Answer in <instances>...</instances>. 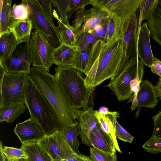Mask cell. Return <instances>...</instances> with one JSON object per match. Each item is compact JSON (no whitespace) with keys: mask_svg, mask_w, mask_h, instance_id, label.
I'll use <instances>...</instances> for the list:
<instances>
[{"mask_svg":"<svg viewBox=\"0 0 161 161\" xmlns=\"http://www.w3.org/2000/svg\"><path fill=\"white\" fill-rule=\"evenodd\" d=\"M124 42V38L107 42L100 39L92 44L85 78L87 87L94 91L104 81L115 78L122 72Z\"/></svg>","mask_w":161,"mask_h":161,"instance_id":"6da1fadb","label":"cell"},{"mask_svg":"<svg viewBox=\"0 0 161 161\" xmlns=\"http://www.w3.org/2000/svg\"><path fill=\"white\" fill-rule=\"evenodd\" d=\"M29 75L36 83L53 112L58 130L61 131L79 124L78 110L71 106L53 75L33 67H31Z\"/></svg>","mask_w":161,"mask_h":161,"instance_id":"7a4b0ae2","label":"cell"},{"mask_svg":"<svg viewBox=\"0 0 161 161\" xmlns=\"http://www.w3.org/2000/svg\"><path fill=\"white\" fill-rule=\"evenodd\" d=\"M55 70L56 82L71 106L76 110L87 108L93 91L86 86L82 72L69 66H58Z\"/></svg>","mask_w":161,"mask_h":161,"instance_id":"3957f363","label":"cell"},{"mask_svg":"<svg viewBox=\"0 0 161 161\" xmlns=\"http://www.w3.org/2000/svg\"><path fill=\"white\" fill-rule=\"evenodd\" d=\"M24 101L31 118L41 125L46 136L58 130L53 112L33 80L27 74L24 90Z\"/></svg>","mask_w":161,"mask_h":161,"instance_id":"277c9868","label":"cell"},{"mask_svg":"<svg viewBox=\"0 0 161 161\" xmlns=\"http://www.w3.org/2000/svg\"><path fill=\"white\" fill-rule=\"evenodd\" d=\"M142 0H90L97 9L107 12L114 25V38H124L132 17Z\"/></svg>","mask_w":161,"mask_h":161,"instance_id":"5b68a950","label":"cell"},{"mask_svg":"<svg viewBox=\"0 0 161 161\" xmlns=\"http://www.w3.org/2000/svg\"><path fill=\"white\" fill-rule=\"evenodd\" d=\"M144 69L143 64L139 57L130 59L122 72L116 78L111 80L106 86L112 91L119 101L129 99L133 93L132 82L142 81Z\"/></svg>","mask_w":161,"mask_h":161,"instance_id":"8992f818","label":"cell"},{"mask_svg":"<svg viewBox=\"0 0 161 161\" xmlns=\"http://www.w3.org/2000/svg\"><path fill=\"white\" fill-rule=\"evenodd\" d=\"M31 64L33 67L49 72L53 63L55 48L47 38L35 30L30 40Z\"/></svg>","mask_w":161,"mask_h":161,"instance_id":"52a82bcc","label":"cell"},{"mask_svg":"<svg viewBox=\"0 0 161 161\" xmlns=\"http://www.w3.org/2000/svg\"><path fill=\"white\" fill-rule=\"evenodd\" d=\"M26 2L33 27L45 36L55 48L58 47L62 42L58 26L49 21L36 0H26Z\"/></svg>","mask_w":161,"mask_h":161,"instance_id":"ba28073f","label":"cell"},{"mask_svg":"<svg viewBox=\"0 0 161 161\" xmlns=\"http://www.w3.org/2000/svg\"><path fill=\"white\" fill-rule=\"evenodd\" d=\"M27 74L6 73L0 86V108L24 101V90Z\"/></svg>","mask_w":161,"mask_h":161,"instance_id":"9c48e42d","label":"cell"},{"mask_svg":"<svg viewBox=\"0 0 161 161\" xmlns=\"http://www.w3.org/2000/svg\"><path fill=\"white\" fill-rule=\"evenodd\" d=\"M38 142L52 161H62L77 154L70 147L61 130L46 136Z\"/></svg>","mask_w":161,"mask_h":161,"instance_id":"30bf717a","label":"cell"},{"mask_svg":"<svg viewBox=\"0 0 161 161\" xmlns=\"http://www.w3.org/2000/svg\"><path fill=\"white\" fill-rule=\"evenodd\" d=\"M29 40L23 45H19L8 57L0 61L7 72L29 74L31 64Z\"/></svg>","mask_w":161,"mask_h":161,"instance_id":"8fae6325","label":"cell"},{"mask_svg":"<svg viewBox=\"0 0 161 161\" xmlns=\"http://www.w3.org/2000/svg\"><path fill=\"white\" fill-rule=\"evenodd\" d=\"M110 17L103 10L93 7L89 9L83 8L75 13L72 26L75 33L92 31L98 25Z\"/></svg>","mask_w":161,"mask_h":161,"instance_id":"7c38bea8","label":"cell"},{"mask_svg":"<svg viewBox=\"0 0 161 161\" xmlns=\"http://www.w3.org/2000/svg\"><path fill=\"white\" fill-rule=\"evenodd\" d=\"M139 9L134 14L128 29L124 37L121 65L124 69L130 59L138 57L137 42L139 24Z\"/></svg>","mask_w":161,"mask_h":161,"instance_id":"4fadbf2b","label":"cell"},{"mask_svg":"<svg viewBox=\"0 0 161 161\" xmlns=\"http://www.w3.org/2000/svg\"><path fill=\"white\" fill-rule=\"evenodd\" d=\"M134 96L131 109L133 110L137 107L136 113V117L139 116L142 107L154 108L158 103L155 87L147 80L141 81L139 89Z\"/></svg>","mask_w":161,"mask_h":161,"instance_id":"5bb4252c","label":"cell"},{"mask_svg":"<svg viewBox=\"0 0 161 161\" xmlns=\"http://www.w3.org/2000/svg\"><path fill=\"white\" fill-rule=\"evenodd\" d=\"M14 132L22 144L38 142L46 136L40 124L31 118L17 124Z\"/></svg>","mask_w":161,"mask_h":161,"instance_id":"9a60e30c","label":"cell"},{"mask_svg":"<svg viewBox=\"0 0 161 161\" xmlns=\"http://www.w3.org/2000/svg\"><path fill=\"white\" fill-rule=\"evenodd\" d=\"M54 16L57 17L65 25H70L69 19L86 5L90 4V0H53Z\"/></svg>","mask_w":161,"mask_h":161,"instance_id":"2e32d148","label":"cell"},{"mask_svg":"<svg viewBox=\"0 0 161 161\" xmlns=\"http://www.w3.org/2000/svg\"><path fill=\"white\" fill-rule=\"evenodd\" d=\"M77 120L80 128V136L81 143L92 147L90 139V134L99 124L95 115V110L92 107L79 109L77 112Z\"/></svg>","mask_w":161,"mask_h":161,"instance_id":"e0dca14e","label":"cell"},{"mask_svg":"<svg viewBox=\"0 0 161 161\" xmlns=\"http://www.w3.org/2000/svg\"><path fill=\"white\" fill-rule=\"evenodd\" d=\"M150 34L147 22L139 25L137 42V51L139 58L145 65L150 68L154 56L150 41Z\"/></svg>","mask_w":161,"mask_h":161,"instance_id":"ac0fdd59","label":"cell"},{"mask_svg":"<svg viewBox=\"0 0 161 161\" xmlns=\"http://www.w3.org/2000/svg\"><path fill=\"white\" fill-rule=\"evenodd\" d=\"M95 115L102 130L113 140L116 150L121 153L115 134V122L117 118L119 117L118 112L109 111L107 114H102L96 110H95Z\"/></svg>","mask_w":161,"mask_h":161,"instance_id":"d6986e66","label":"cell"},{"mask_svg":"<svg viewBox=\"0 0 161 161\" xmlns=\"http://www.w3.org/2000/svg\"><path fill=\"white\" fill-rule=\"evenodd\" d=\"M77 47L62 43L54 48L53 63L58 66L73 67L76 58Z\"/></svg>","mask_w":161,"mask_h":161,"instance_id":"ffe728a7","label":"cell"},{"mask_svg":"<svg viewBox=\"0 0 161 161\" xmlns=\"http://www.w3.org/2000/svg\"><path fill=\"white\" fill-rule=\"evenodd\" d=\"M90 139L92 147L111 154L116 153L113 140L102 130L99 124L90 134Z\"/></svg>","mask_w":161,"mask_h":161,"instance_id":"44dd1931","label":"cell"},{"mask_svg":"<svg viewBox=\"0 0 161 161\" xmlns=\"http://www.w3.org/2000/svg\"><path fill=\"white\" fill-rule=\"evenodd\" d=\"M33 27L30 18L23 21H15L9 29L13 34L18 45L24 43L30 40Z\"/></svg>","mask_w":161,"mask_h":161,"instance_id":"7402d4cb","label":"cell"},{"mask_svg":"<svg viewBox=\"0 0 161 161\" xmlns=\"http://www.w3.org/2000/svg\"><path fill=\"white\" fill-rule=\"evenodd\" d=\"M24 101L14 103L0 108V122L13 123L25 111Z\"/></svg>","mask_w":161,"mask_h":161,"instance_id":"603a6c76","label":"cell"},{"mask_svg":"<svg viewBox=\"0 0 161 161\" xmlns=\"http://www.w3.org/2000/svg\"><path fill=\"white\" fill-rule=\"evenodd\" d=\"M147 21L150 36L161 47V0H158L154 12Z\"/></svg>","mask_w":161,"mask_h":161,"instance_id":"cb8c5ba5","label":"cell"},{"mask_svg":"<svg viewBox=\"0 0 161 161\" xmlns=\"http://www.w3.org/2000/svg\"><path fill=\"white\" fill-rule=\"evenodd\" d=\"M28 157V161H52L38 142L22 144L21 148Z\"/></svg>","mask_w":161,"mask_h":161,"instance_id":"d4e9b609","label":"cell"},{"mask_svg":"<svg viewBox=\"0 0 161 161\" xmlns=\"http://www.w3.org/2000/svg\"><path fill=\"white\" fill-rule=\"evenodd\" d=\"M12 0H0V36L9 31L15 22L11 13Z\"/></svg>","mask_w":161,"mask_h":161,"instance_id":"484cf974","label":"cell"},{"mask_svg":"<svg viewBox=\"0 0 161 161\" xmlns=\"http://www.w3.org/2000/svg\"><path fill=\"white\" fill-rule=\"evenodd\" d=\"M12 33L8 31L0 36V61L8 57L18 45Z\"/></svg>","mask_w":161,"mask_h":161,"instance_id":"4316f807","label":"cell"},{"mask_svg":"<svg viewBox=\"0 0 161 161\" xmlns=\"http://www.w3.org/2000/svg\"><path fill=\"white\" fill-rule=\"evenodd\" d=\"M93 43H90L82 48L77 47L73 67L86 75L90 51Z\"/></svg>","mask_w":161,"mask_h":161,"instance_id":"83f0119b","label":"cell"},{"mask_svg":"<svg viewBox=\"0 0 161 161\" xmlns=\"http://www.w3.org/2000/svg\"><path fill=\"white\" fill-rule=\"evenodd\" d=\"M57 20L58 26L60 33L62 43L70 46H75L76 39L75 31L71 25H67L57 16H54Z\"/></svg>","mask_w":161,"mask_h":161,"instance_id":"f1b7e54d","label":"cell"},{"mask_svg":"<svg viewBox=\"0 0 161 161\" xmlns=\"http://www.w3.org/2000/svg\"><path fill=\"white\" fill-rule=\"evenodd\" d=\"M79 123L61 130L70 147L77 153L81 154L79 150V143L78 136L80 133Z\"/></svg>","mask_w":161,"mask_h":161,"instance_id":"f546056e","label":"cell"},{"mask_svg":"<svg viewBox=\"0 0 161 161\" xmlns=\"http://www.w3.org/2000/svg\"><path fill=\"white\" fill-rule=\"evenodd\" d=\"M11 13L15 21H23L29 18V10L26 0H22L18 4L14 3L11 8Z\"/></svg>","mask_w":161,"mask_h":161,"instance_id":"4dcf8cb0","label":"cell"},{"mask_svg":"<svg viewBox=\"0 0 161 161\" xmlns=\"http://www.w3.org/2000/svg\"><path fill=\"white\" fill-rule=\"evenodd\" d=\"M92 161H117L116 153L111 154L92 147L90 150Z\"/></svg>","mask_w":161,"mask_h":161,"instance_id":"1f68e13d","label":"cell"},{"mask_svg":"<svg viewBox=\"0 0 161 161\" xmlns=\"http://www.w3.org/2000/svg\"><path fill=\"white\" fill-rule=\"evenodd\" d=\"M2 151L7 159L9 161H14L21 159H27L28 158V156L21 148H17L4 146Z\"/></svg>","mask_w":161,"mask_h":161,"instance_id":"d6a6232c","label":"cell"},{"mask_svg":"<svg viewBox=\"0 0 161 161\" xmlns=\"http://www.w3.org/2000/svg\"><path fill=\"white\" fill-rule=\"evenodd\" d=\"M75 46L82 48L90 43H93L99 38L88 32H82L76 33Z\"/></svg>","mask_w":161,"mask_h":161,"instance_id":"836d02e7","label":"cell"},{"mask_svg":"<svg viewBox=\"0 0 161 161\" xmlns=\"http://www.w3.org/2000/svg\"><path fill=\"white\" fill-rule=\"evenodd\" d=\"M143 149L147 152L153 154L161 153V137H151L142 146Z\"/></svg>","mask_w":161,"mask_h":161,"instance_id":"e575fe53","label":"cell"},{"mask_svg":"<svg viewBox=\"0 0 161 161\" xmlns=\"http://www.w3.org/2000/svg\"><path fill=\"white\" fill-rule=\"evenodd\" d=\"M36 1L49 21L52 25H55L52 10L53 0H36Z\"/></svg>","mask_w":161,"mask_h":161,"instance_id":"d590c367","label":"cell"},{"mask_svg":"<svg viewBox=\"0 0 161 161\" xmlns=\"http://www.w3.org/2000/svg\"><path fill=\"white\" fill-rule=\"evenodd\" d=\"M158 0H146L143 5L142 20L148 19L154 12Z\"/></svg>","mask_w":161,"mask_h":161,"instance_id":"8d00e7d4","label":"cell"},{"mask_svg":"<svg viewBox=\"0 0 161 161\" xmlns=\"http://www.w3.org/2000/svg\"><path fill=\"white\" fill-rule=\"evenodd\" d=\"M115 134L117 138L119 140L130 143H131L134 137L122 126L116 120L115 122Z\"/></svg>","mask_w":161,"mask_h":161,"instance_id":"74e56055","label":"cell"},{"mask_svg":"<svg viewBox=\"0 0 161 161\" xmlns=\"http://www.w3.org/2000/svg\"><path fill=\"white\" fill-rule=\"evenodd\" d=\"M109 18L106 19L100 24L97 25L92 31V35L104 41L106 34Z\"/></svg>","mask_w":161,"mask_h":161,"instance_id":"f35d334b","label":"cell"},{"mask_svg":"<svg viewBox=\"0 0 161 161\" xmlns=\"http://www.w3.org/2000/svg\"><path fill=\"white\" fill-rule=\"evenodd\" d=\"M154 124V128L152 135L156 137H161V111L152 117Z\"/></svg>","mask_w":161,"mask_h":161,"instance_id":"ab89813d","label":"cell"},{"mask_svg":"<svg viewBox=\"0 0 161 161\" xmlns=\"http://www.w3.org/2000/svg\"><path fill=\"white\" fill-rule=\"evenodd\" d=\"M114 25L113 21L110 18L105 40L104 42H109L114 38Z\"/></svg>","mask_w":161,"mask_h":161,"instance_id":"60d3db41","label":"cell"},{"mask_svg":"<svg viewBox=\"0 0 161 161\" xmlns=\"http://www.w3.org/2000/svg\"><path fill=\"white\" fill-rule=\"evenodd\" d=\"M150 68L153 73L161 78V60L154 57Z\"/></svg>","mask_w":161,"mask_h":161,"instance_id":"b9f144b4","label":"cell"},{"mask_svg":"<svg viewBox=\"0 0 161 161\" xmlns=\"http://www.w3.org/2000/svg\"><path fill=\"white\" fill-rule=\"evenodd\" d=\"M62 161H92V160L90 156L82 154H77L63 160Z\"/></svg>","mask_w":161,"mask_h":161,"instance_id":"7bdbcfd3","label":"cell"},{"mask_svg":"<svg viewBox=\"0 0 161 161\" xmlns=\"http://www.w3.org/2000/svg\"><path fill=\"white\" fill-rule=\"evenodd\" d=\"M157 97L161 99V78H159V81L155 87Z\"/></svg>","mask_w":161,"mask_h":161,"instance_id":"ee69618b","label":"cell"},{"mask_svg":"<svg viewBox=\"0 0 161 161\" xmlns=\"http://www.w3.org/2000/svg\"><path fill=\"white\" fill-rule=\"evenodd\" d=\"M6 72L5 69L0 64V86L2 83L4 76Z\"/></svg>","mask_w":161,"mask_h":161,"instance_id":"f6af8a7d","label":"cell"},{"mask_svg":"<svg viewBox=\"0 0 161 161\" xmlns=\"http://www.w3.org/2000/svg\"><path fill=\"white\" fill-rule=\"evenodd\" d=\"M3 144L1 141L0 142V161H6V157L3 152Z\"/></svg>","mask_w":161,"mask_h":161,"instance_id":"bcb514c9","label":"cell"},{"mask_svg":"<svg viewBox=\"0 0 161 161\" xmlns=\"http://www.w3.org/2000/svg\"><path fill=\"white\" fill-rule=\"evenodd\" d=\"M98 111L101 114H105L108 112L109 111L107 108L103 106L100 108Z\"/></svg>","mask_w":161,"mask_h":161,"instance_id":"7dc6e473","label":"cell"},{"mask_svg":"<svg viewBox=\"0 0 161 161\" xmlns=\"http://www.w3.org/2000/svg\"><path fill=\"white\" fill-rule=\"evenodd\" d=\"M14 161H27V159H21Z\"/></svg>","mask_w":161,"mask_h":161,"instance_id":"c3c4849f","label":"cell"},{"mask_svg":"<svg viewBox=\"0 0 161 161\" xmlns=\"http://www.w3.org/2000/svg\"><path fill=\"white\" fill-rule=\"evenodd\" d=\"M6 161H8V160H6Z\"/></svg>","mask_w":161,"mask_h":161,"instance_id":"681fc988","label":"cell"},{"mask_svg":"<svg viewBox=\"0 0 161 161\" xmlns=\"http://www.w3.org/2000/svg\"><path fill=\"white\" fill-rule=\"evenodd\" d=\"M27 161H28V160H27Z\"/></svg>","mask_w":161,"mask_h":161,"instance_id":"f907efd6","label":"cell"}]
</instances>
